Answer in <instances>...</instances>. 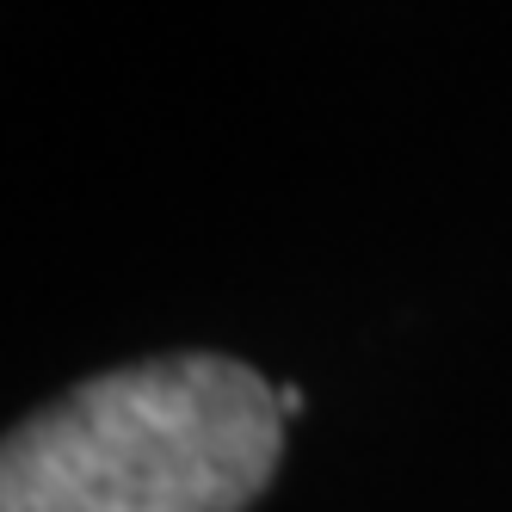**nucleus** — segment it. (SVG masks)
Listing matches in <instances>:
<instances>
[{"label": "nucleus", "mask_w": 512, "mask_h": 512, "mask_svg": "<svg viewBox=\"0 0 512 512\" xmlns=\"http://www.w3.org/2000/svg\"><path fill=\"white\" fill-rule=\"evenodd\" d=\"M284 457L278 389L223 352L99 371L0 438V512H247Z\"/></svg>", "instance_id": "obj_1"}, {"label": "nucleus", "mask_w": 512, "mask_h": 512, "mask_svg": "<svg viewBox=\"0 0 512 512\" xmlns=\"http://www.w3.org/2000/svg\"><path fill=\"white\" fill-rule=\"evenodd\" d=\"M272 389H278V414H284V420L303 408V389H284V383H272Z\"/></svg>", "instance_id": "obj_2"}]
</instances>
